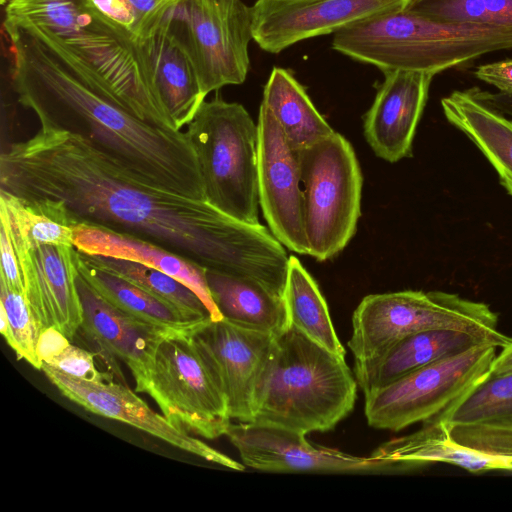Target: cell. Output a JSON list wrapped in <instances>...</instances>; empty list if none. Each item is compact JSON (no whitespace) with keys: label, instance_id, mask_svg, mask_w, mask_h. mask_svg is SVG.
I'll list each match as a JSON object with an SVG mask.
<instances>
[{"label":"cell","instance_id":"obj_1","mask_svg":"<svg viewBox=\"0 0 512 512\" xmlns=\"http://www.w3.org/2000/svg\"><path fill=\"white\" fill-rule=\"evenodd\" d=\"M0 189L72 227L90 224L172 251L205 270L284 290L289 256L263 225L148 185L83 137L43 128L0 156Z\"/></svg>","mask_w":512,"mask_h":512},{"label":"cell","instance_id":"obj_2","mask_svg":"<svg viewBox=\"0 0 512 512\" xmlns=\"http://www.w3.org/2000/svg\"><path fill=\"white\" fill-rule=\"evenodd\" d=\"M18 102L43 128L77 134L138 180L205 199L186 132L148 123L29 24L4 19Z\"/></svg>","mask_w":512,"mask_h":512},{"label":"cell","instance_id":"obj_3","mask_svg":"<svg viewBox=\"0 0 512 512\" xmlns=\"http://www.w3.org/2000/svg\"><path fill=\"white\" fill-rule=\"evenodd\" d=\"M5 19L33 26L140 119L177 130L153 94L137 43L93 0H8Z\"/></svg>","mask_w":512,"mask_h":512},{"label":"cell","instance_id":"obj_4","mask_svg":"<svg viewBox=\"0 0 512 512\" xmlns=\"http://www.w3.org/2000/svg\"><path fill=\"white\" fill-rule=\"evenodd\" d=\"M344 358L293 325L275 335L252 422L305 435L332 430L357 399L358 384Z\"/></svg>","mask_w":512,"mask_h":512},{"label":"cell","instance_id":"obj_5","mask_svg":"<svg viewBox=\"0 0 512 512\" xmlns=\"http://www.w3.org/2000/svg\"><path fill=\"white\" fill-rule=\"evenodd\" d=\"M332 48L383 72L435 75L484 54L512 49V26L439 23L403 9L337 31Z\"/></svg>","mask_w":512,"mask_h":512},{"label":"cell","instance_id":"obj_6","mask_svg":"<svg viewBox=\"0 0 512 512\" xmlns=\"http://www.w3.org/2000/svg\"><path fill=\"white\" fill-rule=\"evenodd\" d=\"M430 329L467 332L497 348L512 341L498 330V316L485 303L445 291L404 290L362 299L348 347L354 363L370 362L402 338Z\"/></svg>","mask_w":512,"mask_h":512},{"label":"cell","instance_id":"obj_7","mask_svg":"<svg viewBox=\"0 0 512 512\" xmlns=\"http://www.w3.org/2000/svg\"><path fill=\"white\" fill-rule=\"evenodd\" d=\"M186 134L197 155L206 201L236 219L259 224L258 128L247 110L216 93L201 104Z\"/></svg>","mask_w":512,"mask_h":512},{"label":"cell","instance_id":"obj_8","mask_svg":"<svg viewBox=\"0 0 512 512\" xmlns=\"http://www.w3.org/2000/svg\"><path fill=\"white\" fill-rule=\"evenodd\" d=\"M128 368L136 391L149 395L171 423L206 439L225 435L231 423L227 399L191 334L166 335Z\"/></svg>","mask_w":512,"mask_h":512},{"label":"cell","instance_id":"obj_9","mask_svg":"<svg viewBox=\"0 0 512 512\" xmlns=\"http://www.w3.org/2000/svg\"><path fill=\"white\" fill-rule=\"evenodd\" d=\"M298 156L308 255L325 261L339 254L356 232L361 169L351 143L337 132Z\"/></svg>","mask_w":512,"mask_h":512},{"label":"cell","instance_id":"obj_10","mask_svg":"<svg viewBox=\"0 0 512 512\" xmlns=\"http://www.w3.org/2000/svg\"><path fill=\"white\" fill-rule=\"evenodd\" d=\"M169 21L205 96L245 81L253 39L251 7L242 0H182Z\"/></svg>","mask_w":512,"mask_h":512},{"label":"cell","instance_id":"obj_11","mask_svg":"<svg viewBox=\"0 0 512 512\" xmlns=\"http://www.w3.org/2000/svg\"><path fill=\"white\" fill-rule=\"evenodd\" d=\"M496 348L478 344L365 395L368 424L397 432L437 416L489 373Z\"/></svg>","mask_w":512,"mask_h":512},{"label":"cell","instance_id":"obj_12","mask_svg":"<svg viewBox=\"0 0 512 512\" xmlns=\"http://www.w3.org/2000/svg\"><path fill=\"white\" fill-rule=\"evenodd\" d=\"M0 222L12 241L23 278V294L41 330L54 327L72 340L83 320L76 283L78 250L38 241L3 217Z\"/></svg>","mask_w":512,"mask_h":512},{"label":"cell","instance_id":"obj_13","mask_svg":"<svg viewBox=\"0 0 512 512\" xmlns=\"http://www.w3.org/2000/svg\"><path fill=\"white\" fill-rule=\"evenodd\" d=\"M225 436L245 466L267 472H397L402 463L354 456L309 443L305 434L253 422L230 423Z\"/></svg>","mask_w":512,"mask_h":512},{"label":"cell","instance_id":"obj_14","mask_svg":"<svg viewBox=\"0 0 512 512\" xmlns=\"http://www.w3.org/2000/svg\"><path fill=\"white\" fill-rule=\"evenodd\" d=\"M258 198L271 233L289 250L308 255L305 235L301 168L269 110L258 113Z\"/></svg>","mask_w":512,"mask_h":512},{"label":"cell","instance_id":"obj_15","mask_svg":"<svg viewBox=\"0 0 512 512\" xmlns=\"http://www.w3.org/2000/svg\"><path fill=\"white\" fill-rule=\"evenodd\" d=\"M410 0H257L251 7L253 40L277 54L312 37L406 8Z\"/></svg>","mask_w":512,"mask_h":512},{"label":"cell","instance_id":"obj_16","mask_svg":"<svg viewBox=\"0 0 512 512\" xmlns=\"http://www.w3.org/2000/svg\"><path fill=\"white\" fill-rule=\"evenodd\" d=\"M192 337L227 399L231 419L252 422L257 390L275 335L249 330L223 318L209 321Z\"/></svg>","mask_w":512,"mask_h":512},{"label":"cell","instance_id":"obj_17","mask_svg":"<svg viewBox=\"0 0 512 512\" xmlns=\"http://www.w3.org/2000/svg\"><path fill=\"white\" fill-rule=\"evenodd\" d=\"M41 370L60 393L85 410L124 422L206 461L243 471L245 465L212 448L158 414L123 384L92 382L42 363Z\"/></svg>","mask_w":512,"mask_h":512},{"label":"cell","instance_id":"obj_18","mask_svg":"<svg viewBox=\"0 0 512 512\" xmlns=\"http://www.w3.org/2000/svg\"><path fill=\"white\" fill-rule=\"evenodd\" d=\"M433 418L443 424L459 445L512 458V372L488 373Z\"/></svg>","mask_w":512,"mask_h":512},{"label":"cell","instance_id":"obj_19","mask_svg":"<svg viewBox=\"0 0 512 512\" xmlns=\"http://www.w3.org/2000/svg\"><path fill=\"white\" fill-rule=\"evenodd\" d=\"M433 77L416 71L384 72L363 124L366 141L376 156L390 163L411 156Z\"/></svg>","mask_w":512,"mask_h":512},{"label":"cell","instance_id":"obj_20","mask_svg":"<svg viewBox=\"0 0 512 512\" xmlns=\"http://www.w3.org/2000/svg\"><path fill=\"white\" fill-rule=\"evenodd\" d=\"M137 45L155 98L174 127L181 130L206 96L187 52L170 29L169 16Z\"/></svg>","mask_w":512,"mask_h":512},{"label":"cell","instance_id":"obj_21","mask_svg":"<svg viewBox=\"0 0 512 512\" xmlns=\"http://www.w3.org/2000/svg\"><path fill=\"white\" fill-rule=\"evenodd\" d=\"M74 246L80 252L136 261L180 281L203 301L213 321L223 319L206 280V270L188 259L151 242L90 224H76Z\"/></svg>","mask_w":512,"mask_h":512},{"label":"cell","instance_id":"obj_22","mask_svg":"<svg viewBox=\"0 0 512 512\" xmlns=\"http://www.w3.org/2000/svg\"><path fill=\"white\" fill-rule=\"evenodd\" d=\"M76 283L83 311L80 329L87 338L119 358L127 367L144 361L163 337L179 332L143 321L118 309L105 300L79 271Z\"/></svg>","mask_w":512,"mask_h":512},{"label":"cell","instance_id":"obj_23","mask_svg":"<svg viewBox=\"0 0 512 512\" xmlns=\"http://www.w3.org/2000/svg\"><path fill=\"white\" fill-rule=\"evenodd\" d=\"M483 343L489 342L463 331L425 330L402 338L375 360L354 363V375L365 396L414 370Z\"/></svg>","mask_w":512,"mask_h":512},{"label":"cell","instance_id":"obj_24","mask_svg":"<svg viewBox=\"0 0 512 512\" xmlns=\"http://www.w3.org/2000/svg\"><path fill=\"white\" fill-rule=\"evenodd\" d=\"M447 121L480 150L512 196V118L490 104L478 87L455 90L441 99Z\"/></svg>","mask_w":512,"mask_h":512},{"label":"cell","instance_id":"obj_25","mask_svg":"<svg viewBox=\"0 0 512 512\" xmlns=\"http://www.w3.org/2000/svg\"><path fill=\"white\" fill-rule=\"evenodd\" d=\"M372 455L402 463L409 470L427 464L445 463L472 473L512 471V458L497 457L459 445L451 439L437 418L424 421L423 426L412 434L382 444Z\"/></svg>","mask_w":512,"mask_h":512},{"label":"cell","instance_id":"obj_26","mask_svg":"<svg viewBox=\"0 0 512 512\" xmlns=\"http://www.w3.org/2000/svg\"><path fill=\"white\" fill-rule=\"evenodd\" d=\"M206 280L219 312L231 323L272 335L291 325L284 297L263 284L209 270Z\"/></svg>","mask_w":512,"mask_h":512},{"label":"cell","instance_id":"obj_27","mask_svg":"<svg viewBox=\"0 0 512 512\" xmlns=\"http://www.w3.org/2000/svg\"><path fill=\"white\" fill-rule=\"evenodd\" d=\"M261 104L269 110L295 151L311 147L335 132L316 109L305 88L286 69H272Z\"/></svg>","mask_w":512,"mask_h":512},{"label":"cell","instance_id":"obj_28","mask_svg":"<svg viewBox=\"0 0 512 512\" xmlns=\"http://www.w3.org/2000/svg\"><path fill=\"white\" fill-rule=\"evenodd\" d=\"M78 271L105 300L143 321L192 335L211 321L188 317L174 305L151 295L132 282L89 263L79 251Z\"/></svg>","mask_w":512,"mask_h":512},{"label":"cell","instance_id":"obj_29","mask_svg":"<svg viewBox=\"0 0 512 512\" xmlns=\"http://www.w3.org/2000/svg\"><path fill=\"white\" fill-rule=\"evenodd\" d=\"M290 324L332 353L345 357L326 301L319 287L299 259L289 256L283 294Z\"/></svg>","mask_w":512,"mask_h":512},{"label":"cell","instance_id":"obj_30","mask_svg":"<svg viewBox=\"0 0 512 512\" xmlns=\"http://www.w3.org/2000/svg\"><path fill=\"white\" fill-rule=\"evenodd\" d=\"M80 254L89 263L132 282L151 295L174 305L192 319H211L207 307L193 290L156 268L127 259L83 252Z\"/></svg>","mask_w":512,"mask_h":512},{"label":"cell","instance_id":"obj_31","mask_svg":"<svg viewBox=\"0 0 512 512\" xmlns=\"http://www.w3.org/2000/svg\"><path fill=\"white\" fill-rule=\"evenodd\" d=\"M405 9L439 23L512 26V0H410Z\"/></svg>","mask_w":512,"mask_h":512},{"label":"cell","instance_id":"obj_32","mask_svg":"<svg viewBox=\"0 0 512 512\" xmlns=\"http://www.w3.org/2000/svg\"><path fill=\"white\" fill-rule=\"evenodd\" d=\"M182 0H93L138 44L152 35Z\"/></svg>","mask_w":512,"mask_h":512},{"label":"cell","instance_id":"obj_33","mask_svg":"<svg viewBox=\"0 0 512 512\" xmlns=\"http://www.w3.org/2000/svg\"><path fill=\"white\" fill-rule=\"evenodd\" d=\"M0 305L8 319L5 341L19 359H24L35 369L41 370L42 361L38 356L37 344L42 330L24 294L0 284Z\"/></svg>","mask_w":512,"mask_h":512},{"label":"cell","instance_id":"obj_34","mask_svg":"<svg viewBox=\"0 0 512 512\" xmlns=\"http://www.w3.org/2000/svg\"><path fill=\"white\" fill-rule=\"evenodd\" d=\"M95 353L68 345L52 361L46 363L61 372L92 382H112V375L102 372L95 365Z\"/></svg>","mask_w":512,"mask_h":512},{"label":"cell","instance_id":"obj_35","mask_svg":"<svg viewBox=\"0 0 512 512\" xmlns=\"http://www.w3.org/2000/svg\"><path fill=\"white\" fill-rule=\"evenodd\" d=\"M1 271L0 284L11 290L24 293V284L12 241L7 232L0 227Z\"/></svg>","mask_w":512,"mask_h":512},{"label":"cell","instance_id":"obj_36","mask_svg":"<svg viewBox=\"0 0 512 512\" xmlns=\"http://www.w3.org/2000/svg\"><path fill=\"white\" fill-rule=\"evenodd\" d=\"M475 76L498 89L512 95V60L498 61L478 66Z\"/></svg>","mask_w":512,"mask_h":512},{"label":"cell","instance_id":"obj_37","mask_svg":"<svg viewBox=\"0 0 512 512\" xmlns=\"http://www.w3.org/2000/svg\"><path fill=\"white\" fill-rule=\"evenodd\" d=\"M70 339L54 327L44 329L38 339L37 352L42 363H49L68 345Z\"/></svg>","mask_w":512,"mask_h":512},{"label":"cell","instance_id":"obj_38","mask_svg":"<svg viewBox=\"0 0 512 512\" xmlns=\"http://www.w3.org/2000/svg\"><path fill=\"white\" fill-rule=\"evenodd\" d=\"M512 372V341L497 354L490 366L489 373L504 374Z\"/></svg>","mask_w":512,"mask_h":512},{"label":"cell","instance_id":"obj_39","mask_svg":"<svg viewBox=\"0 0 512 512\" xmlns=\"http://www.w3.org/2000/svg\"><path fill=\"white\" fill-rule=\"evenodd\" d=\"M481 95L494 107L512 118V95L502 92H490L479 88Z\"/></svg>","mask_w":512,"mask_h":512},{"label":"cell","instance_id":"obj_40","mask_svg":"<svg viewBox=\"0 0 512 512\" xmlns=\"http://www.w3.org/2000/svg\"><path fill=\"white\" fill-rule=\"evenodd\" d=\"M7 2H8V0H1V3H2V4H5V3H7Z\"/></svg>","mask_w":512,"mask_h":512}]
</instances>
